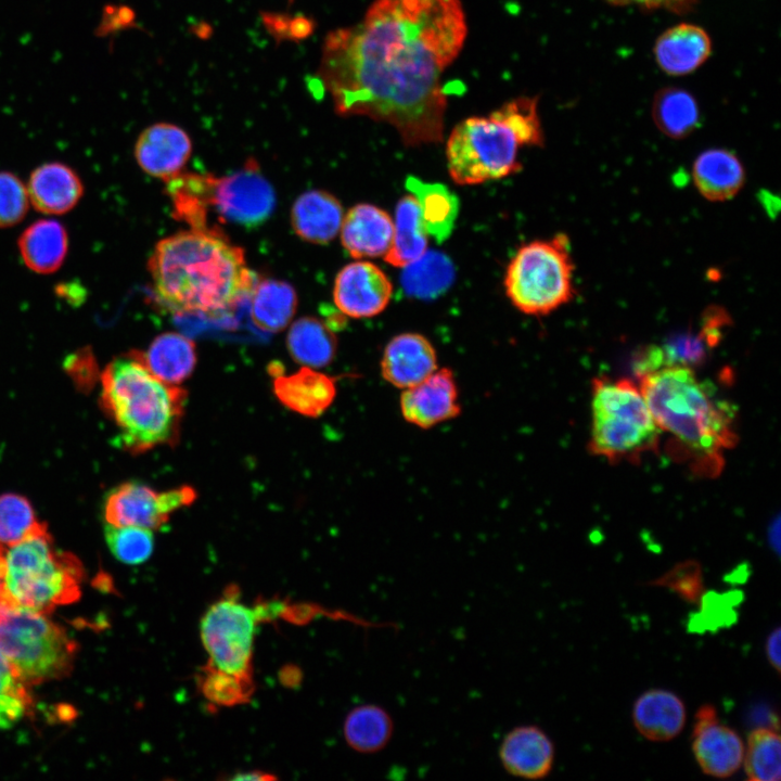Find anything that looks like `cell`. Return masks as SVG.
<instances>
[{
  "label": "cell",
  "mask_w": 781,
  "mask_h": 781,
  "mask_svg": "<svg viewBox=\"0 0 781 781\" xmlns=\"http://www.w3.org/2000/svg\"><path fill=\"white\" fill-rule=\"evenodd\" d=\"M712 53L707 31L691 23L667 28L656 39L653 54L658 67L671 76L688 75L702 66Z\"/></svg>",
  "instance_id": "obj_20"
},
{
  "label": "cell",
  "mask_w": 781,
  "mask_h": 781,
  "mask_svg": "<svg viewBox=\"0 0 781 781\" xmlns=\"http://www.w3.org/2000/svg\"><path fill=\"white\" fill-rule=\"evenodd\" d=\"M104 534L110 551L124 564H142L152 555L154 536L151 529L107 524Z\"/></svg>",
  "instance_id": "obj_39"
},
{
  "label": "cell",
  "mask_w": 781,
  "mask_h": 781,
  "mask_svg": "<svg viewBox=\"0 0 781 781\" xmlns=\"http://www.w3.org/2000/svg\"><path fill=\"white\" fill-rule=\"evenodd\" d=\"M249 295L251 318L260 331L280 332L292 321L297 295L287 282L276 279L256 281Z\"/></svg>",
  "instance_id": "obj_31"
},
{
  "label": "cell",
  "mask_w": 781,
  "mask_h": 781,
  "mask_svg": "<svg viewBox=\"0 0 781 781\" xmlns=\"http://www.w3.org/2000/svg\"><path fill=\"white\" fill-rule=\"evenodd\" d=\"M146 368L161 381L178 385L187 380L196 366L194 342L177 332L156 336L148 350L142 353Z\"/></svg>",
  "instance_id": "obj_30"
},
{
  "label": "cell",
  "mask_w": 781,
  "mask_h": 781,
  "mask_svg": "<svg viewBox=\"0 0 781 781\" xmlns=\"http://www.w3.org/2000/svg\"><path fill=\"white\" fill-rule=\"evenodd\" d=\"M26 189L29 203L48 215L69 212L84 193V185L77 174L61 163L37 167L30 175Z\"/></svg>",
  "instance_id": "obj_24"
},
{
  "label": "cell",
  "mask_w": 781,
  "mask_h": 781,
  "mask_svg": "<svg viewBox=\"0 0 781 781\" xmlns=\"http://www.w3.org/2000/svg\"><path fill=\"white\" fill-rule=\"evenodd\" d=\"M392 293V282L380 267L369 261H354L337 273L333 299L344 315L370 318L387 307Z\"/></svg>",
  "instance_id": "obj_15"
},
{
  "label": "cell",
  "mask_w": 781,
  "mask_h": 781,
  "mask_svg": "<svg viewBox=\"0 0 781 781\" xmlns=\"http://www.w3.org/2000/svg\"><path fill=\"white\" fill-rule=\"evenodd\" d=\"M692 176L700 194L712 202L732 199L745 182L741 161L726 149L702 152L693 163Z\"/></svg>",
  "instance_id": "obj_26"
},
{
  "label": "cell",
  "mask_w": 781,
  "mask_h": 781,
  "mask_svg": "<svg viewBox=\"0 0 781 781\" xmlns=\"http://www.w3.org/2000/svg\"><path fill=\"white\" fill-rule=\"evenodd\" d=\"M573 272L565 234L532 241L521 246L508 265L505 294L523 313L548 315L573 299Z\"/></svg>",
  "instance_id": "obj_9"
},
{
  "label": "cell",
  "mask_w": 781,
  "mask_h": 781,
  "mask_svg": "<svg viewBox=\"0 0 781 781\" xmlns=\"http://www.w3.org/2000/svg\"><path fill=\"white\" fill-rule=\"evenodd\" d=\"M652 118L661 132L671 139H684L700 125L695 98L679 87L660 89L652 101Z\"/></svg>",
  "instance_id": "obj_35"
},
{
  "label": "cell",
  "mask_w": 781,
  "mask_h": 781,
  "mask_svg": "<svg viewBox=\"0 0 781 781\" xmlns=\"http://www.w3.org/2000/svg\"><path fill=\"white\" fill-rule=\"evenodd\" d=\"M649 585L668 588L688 603H699L704 592L703 569L697 561L686 560L649 581Z\"/></svg>",
  "instance_id": "obj_41"
},
{
  "label": "cell",
  "mask_w": 781,
  "mask_h": 781,
  "mask_svg": "<svg viewBox=\"0 0 781 781\" xmlns=\"http://www.w3.org/2000/svg\"><path fill=\"white\" fill-rule=\"evenodd\" d=\"M265 614L226 594L213 603L200 623L207 664L225 673L252 678L253 643L258 622Z\"/></svg>",
  "instance_id": "obj_10"
},
{
  "label": "cell",
  "mask_w": 781,
  "mask_h": 781,
  "mask_svg": "<svg viewBox=\"0 0 781 781\" xmlns=\"http://www.w3.org/2000/svg\"><path fill=\"white\" fill-rule=\"evenodd\" d=\"M497 754L507 774L523 780H540L553 769L555 748L540 727L518 725L504 733Z\"/></svg>",
  "instance_id": "obj_17"
},
{
  "label": "cell",
  "mask_w": 781,
  "mask_h": 781,
  "mask_svg": "<svg viewBox=\"0 0 781 781\" xmlns=\"http://www.w3.org/2000/svg\"><path fill=\"white\" fill-rule=\"evenodd\" d=\"M687 719L682 700L671 691L650 689L635 702L632 720L638 732L653 742L676 738Z\"/></svg>",
  "instance_id": "obj_23"
},
{
  "label": "cell",
  "mask_w": 781,
  "mask_h": 781,
  "mask_svg": "<svg viewBox=\"0 0 781 781\" xmlns=\"http://www.w3.org/2000/svg\"><path fill=\"white\" fill-rule=\"evenodd\" d=\"M395 721L387 708L363 703L351 708L343 722V737L349 748L362 755L384 751L393 740Z\"/></svg>",
  "instance_id": "obj_28"
},
{
  "label": "cell",
  "mask_w": 781,
  "mask_h": 781,
  "mask_svg": "<svg viewBox=\"0 0 781 781\" xmlns=\"http://www.w3.org/2000/svg\"><path fill=\"white\" fill-rule=\"evenodd\" d=\"M704 320L697 333L678 334L663 346L642 348L635 360L636 374L642 375L663 367L681 366L693 369L702 364L708 350L719 342L721 328L727 323L728 317L719 308H710Z\"/></svg>",
  "instance_id": "obj_14"
},
{
  "label": "cell",
  "mask_w": 781,
  "mask_h": 781,
  "mask_svg": "<svg viewBox=\"0 0 781 781\" xmlns=\"http://www.w3.org/2000/svg\"><path fill=\"white\" fill-rule=\"evenodd\" d=\"M691 740L694 757L705 774L728 778L741 767L743 740L719 721L713 705L705 704L697 709Z\"/></svg>",
  "instance_id": "obj_13"
},
{
  "label": "cell",
  "mask_w": 781,
  "mask_h": 781,
  "mask_svg": "<svg viewBox=\"0 0 781 781\" xmlns=\"http://www.w3.org/2000/svg\"><path fill=\"white\" fill-rule=\"evenodd\" d=\"M217 179L210 174L181 171L166 180L174 218L191 229L208 228L207 217L214 208Z\"/></svg>",
  "instance_id": "obj_27"
},
{
  "label": "cell",
  "mask_w": 781,
  "mask_h": 781,
  "mask_svg": "<svg viewBox=\"0 0 781 781\" xmlns=\"http://www.w3.org/2000/svg\"><path fill=\"white\" fill-rule=\"evenodd\" d=\"M200 689L210 703L232 706L248 701L253 683L252 678L231 675L207 664L200 675Z\"/></svg>",
  "instance_id": "obj_40"
},
{
  "label": "cell",
  "mask_w": 781,
  "mask_h": 781,
  "mask_svg": "<svg viewBox=\"0 0 781 781\" xmlns=\"http://www.w3.org/2000/svg\"><path fill=\"white\" fill-rule=\"evenodd\" d=\"M148 269L156 302L175 315L225 316L251 294L257 281L244 251L216 227L162 239Z\"/></svg>",
  "instance_id": "obj_2"
},
{
  "label": "cell",
  "mask_w": 781,
  "mask_h": 781,
  "mask_svg": "<svg viewBox=\"0 0 781 781\" xmlns=\"http://www.w3.org/2000/svg\"><path fill=\"white\" fill-rule=\"evenodd\" d=\"M77 650L76 641L46 614L0 602V653L26 687L69 676Z\"/></svg>",
  "instance_id": "obj_8"
},
{
  "label": "cell",
  "mask_w": 781,
  "mask_h": 781,
  "mask_svg": "<svg viewBox=\"0 0 781 781\" xmlns=\"http://www.w3.org/2000/svg\"><path fill=\"white\" fill-rule=\"evenodd\" d=\"M29 197L24 183L11 172H0V228L18 223L26 215Z\"/></svg>",
  "instance_id": "obj_42"
},
{
  "label": "cell",
  "mask_w": 781,
  "mask_h": 781,
  "mask_svg": "<svg viewBox=\"0 0 781 781\" xmlns=\"http://www.w3.org/2000/svg\"><path fill=\"white\" fill-rule=\"evenodd\" d=\"M276 779L274 776H271L264 771H247L243 773L235 774L231 778V780H272Z\"/></svg>",
  "instance_id": "obj_47"
},
{
  "label": "cell",
  "mask_w": 781,
  "mask_h": 781,
  "mask_svg": "<svg viewBox=\"0 0 781 781\" xmlns=\"http://www.w3.org/2000/svg\"><path fill=\"white\" fill-rule=\"evenodd\" d=\"M191 152L189 135L169 123L151 125L140 133L135 145V157L141 169L164 181L182 171Z\"/></svg>",
  "instance_id": "obj_18"
},
{
  "label": "cell",
  "mask_w": 781,
  "mask_h": 781,
  "mask_svg": "<svg viewBox=\"0 0 781 781\" xmlns=\"http://www.w3.org/2000/svg\"><path fill=\"white\" fill-rule=\"evenodd\" d=\"M399 405L408 423L425 430L458 417L461 406L452 371L437 368L420 383L404 389Z\"/></svg>",
  "instance_id": "obj_16"
},
{
  "label": "cell",
  "mask_w": 781,
  "mask_h": 781,
  "mask_svg": "<svg viewBox=\"0 0 781 781\" xmlns=\"http://www.w3.org/2000/svg\"><path fill=\"white\" fill-rule=\"evenodd\" d=\"M750 781H779L781 778V741L778 729L757 728L747 738L743 761Z\"/></svg>",
  "instance_id": "obj_37"
},
{
  "label": "cell",
  "mask_w": 781,
  "mask_h": 781,
  "mask_svg": "<svg viewBox=\"0 0 781 781\" xmlns=\"http://www.w3.org/2000/svg\"><path fill=\"white\" fill-rule=\"evenodd\" d=\"M466 36L460 0H373L359 23L327 36L319 78L338 115L386 123L407 146L437 143L443 74Z\"/></svg>",
  "instance_id": "obj_1"
},
{
  "label": "cell",
  "mask_w": 781,
  "mask_h": 781,
  "mask_svg": "<svg viewBox=\"0 0 781 781\" xmlns=\"http://www.w3.org/2000/svg\"><path fill=\"white\" fill-rule=\"evenodd\" d=\"M187 398L184 388L151 373L142 351L115 358L101 375V406L116 425L121 447L131 453L175 445Z\"/></svg>",
  "instance_id": "obj_4"
},
{
  "label": "cell",
  "mask_w": 781,
  "mask_h": 781,
  "mask_svg": "<svg viewBox=\"0 0 781 781\" xmlns=\"http://www.w3.org/2000/svg\"><path fill=\"white\" fill-rule=\"evenodd\" d=\"M196 499L191 486L157 491L140 482H126L113 488L104 502V517L115 526L162 528L170 515Z\"/></svg>",
  "instance_id": "obj_11"
},
{
  "label": "cell",
  "mask_w": 781,
  "mask_h": 781,
  "mask_svg": "<svg viewBox=\"0 0 781 781\" xmlns=\"http://www.w3.org/2000/svg\"><path fill=\"white\" fill-rule=\"evenodd\" d=\"M274 207V191L254 159L234 174L217 179L214 208L223 221L258 226Z\"/></svg>",
  "instance_id": "obj_12"
},
{
  "label": "cell",
  "mask_w": 781,
  "mask_h": 781,
  "mask_svg": "<svg viewBox=\"0 0 781 781\" xmlns=\"http://www.w3.org/2000/svg\"><path fill=\"white\" fill-rule=\"evenodd\" d=\"M542 143L538 98L512 99L488 116H472L454 126L446 143L449 175L461 185L507 177L521 169L522 146Z\"/></svg>",
  "instance_id": "obj_5"
},
{
  "label": "cell",
  "mask_w": 781,
  "mask_h": 781,
  "mask_svg": "<svg viewBox=\"0 0 781 781\" xmlns=\"http://www.w3.org/2000/svg\"><path fill=\"white\" fill-rule=\"evenodd\" d=\"M427 235L415 197L402 196L396 206L394 234L385 261L405 268L420 259L426 253Z\"/></svg>",
  "instance_id": "obj_33"
},
{
  "label": "cell",
  "mask_w": 781,
  "mask_h": 781,
  "mask_svg": "<svg viewBox=\"0 0 781 781\" xmlns=\"http://www.w3.org/2000/svg\"><path fill=\"white\" fill-rule=\"evenodd\" d=\"M82 578L80 561L59 550L43 526L5 552L4 601L49 614L79 599Z\"/></svg>",
  "instance_id": "obj_6"
},
{
  "label": "cell",
  "mask_w": 781,
  "mask_h": 781,
  "mask_svg": "<svg viewBox=\"0 0 781 781\" xmlns=\"http://www.w3.org/2000/svg\"><path fill=\"white\" fill-rule=\"evenodd\" d=\"M5 551L0 545V602L4 600Z\"/></svg>",
  "instance_id": "obj_48"
},
{
  "label": "cell",
  "mask_w": 781,
  "mask_h": 781,
  "mask_svg": "<svg viewBox=\"0 0 781 781\" xmlns=\"http://www.w3.org/2000/svg\"><path fill=\"white\" fill-rule=\"evenodd\" d=\"M340 230L342 244L351 257H377L390 247L394 221L384 209L362 203L348 210Z\"/></svg>",
  "instance_id": "obj_21"
},
{
  "label": "cell",
  "mask_w": 781,
  "mask_h": 781,
  "mask_svg": "<svg viewBox=\"0 0 781 781\" xmlns=\"http://www.w3.org/2000/svg\"><path fill=\"white\" fill-rule=\"evenodd\" d=\"M273 393L287 409L317 418L334 401L336 385L333 377L304 366L290 375L281 373L274 376Z\"/></svg>",
  "instance_id": "obj_22"
},
{
  "label": "cell",
  "mask_w": 781,
  "mask_h": 781,
  "mask_svg": "<svg viewBox=\"0 0 781 781\" xmlns=\"http://www.w3.org/2000/svg\"><path fill=\"white\" fill-rule=\"evenodd\" d=\"M436 369L435 348L421 334L396 335L384 348L381 374L386 382L397 388L411 387L426 379Z\"/></svg>",
  "instance_id": "obj_19"
},
{
  "label": "cell",
  "mask_w": 781,
  "mask_h": 781,
  "mask_svg": "<svg viewBox=\"0 0 781 781\" xmlns=\"http://www.w3.org/2000/svg\"><path fill=\"white\" fill-rule=\"evenodd\" d=\"M43 526L25 497L15 494L0 496V545H15Z\"/></svg>",
  "instance_id": "obj_38"
},
{
  "label": "cell",
  "mask_w": 781,
  "mask_h": 781,
  "mask_svg": "<svg viewBox=\"0 0 781 781\" xmlns=\"http://www.w3.org/2000/svg\"><path fill=\"white\" fill-rule=\"evenodd\" d=\"M617 7L636 5L645 10H667L678 14L691 11L696 0H605Z\"/></svg>",
  "instance_id": "obj_44"
},
{
  "label": "cell",
  "mask_w": 781,
  "mask_h": 781,
  "mask_svg": "<svg viewBox=\"0 0 781 781\" xmlns=\"http://www.w3.org/2000/svg\"><path fill=\"white\" fill-rule=\"evenodd\" d=\"M21 684L23 683L17 679L12 665L0 653V694L14 690Z\"/></svg>",
  "instance_id": "obj_46"
},
{
  "label": "cell",
  "mask_w": 781,
  "mask_h": 781,
  "mask_svg": "<svg viewBox=\"0 0 781 781\" xmlns=\"http://www.w3.org/2000/svg\"><path fill=\"white\" fill-rule=\"evenodd\" d=\"M406 188L419 204L426 233L437 242L445 241L451 234L458 217L457 196L441 183L424 182L412 176L407 178Z\"/></svg>",
  "instance_id": "obj_32"
},
{
  "label": "cell",
  "mask_w": 781,
  "mask_h": 781,
  "mask_svg": "<svg viewBox=\"0 0 781 781\" xmlns=\"http://www.w3.org/2000/svg\"><path fill=\"white\" fill-rule=\"evenodd\" d=\"M781 630L777 627L770 632L766 641V655L770 665L780 674L781 668Z\"/></svg>",
  "instance_id": "obj_45"
},
{
  "label": "cell",
  "mask_w": 781,
  "mask_h": 781,
  "mask_svg": "<svg viewBox=\"0 0 781 781\" xmlns=\"http://www.w3.org/2000/svg\"><path fill=\"white\" fill-rule=\"evenodd\" d=\"M405 268L402 286L409 295L419 298H433L439 295L453 279L450 259L438 252L425 253Z\"/></svg>",
  "instance_id": "obj_36"
},
{
  "label": "cell",
  "mask_w": 781,
  "mask_h": 781,
  "mask_svg": "<svg viewBox=\"0 0 781 781\" xmlns=\"http://www.w3.org/2000/svg\"><path fill=\"white\" fill-rule=\"evenodd\" d=\"M26 686L0 694V729H7L16 722L31 706V697Z\"/></svg>",
  "instance_id": "obj_43"
},
{
  "label": "cell",
  "mask_w": 781,
  "mask_h": 781,
  "mask_svg": "<svg viewBox=\"0 0 781 781\" xmlns=\"http://www.w3.org/2000/svg\"><path fill=\"white\" fill-rule=\"evenodd\" d=\"M639 380V388L662 432L674 436L678 447L694 460V469L706 475L718 474L722 452L737 443L735 408L688 367H663Z\"/></svg>",
  "instance_id": "obj_3"
},
{
  "label": "cell",
  "mask_w": 781,
  "mask_h": 781,
  "mask_svg": "<svg viewBox=\"0 0 781 781\" xmlns=\"http://www.w3.org/2000/svg\"><path fill=\"white\" fill-rule=\"evenodd\" d=\"M591 389V453L616 463L657 448L662 430L633 382L597 377Z\"/></svg>",
  "instance_id": "obj_7"
},
{
  "label": "cell",
  "mask_w": 781,
  "mask_h": 781,
  "mask_svg": "<svg viewBox=\"0 0 781 781\" xmlns=\"http://www.w3.org/2000/svg\"><path fill=\"white\" fill-rule=\"evenodd\" d=\"M24 264L41 274L56 271L66 258L68 236L56 220L41 219L26 228L18 239Z\"/></svg>",
  "instance_id": "obj_29"
},
{
  "label": "cell",
  "mask_w": 781,
  "mask_h": 781,
  "mask_svg": "<svg viewBox=\"0 0 781 781\" xmlns=\"http://www.w3.org/2000/svg\"><path fill=\"white\" fill-rule=\"evenodd\" d=\"M286 346L296 362L319 369L332 362L337 342L324 322L315 317H303L290 327Z\"/></svg>",
  "instance_id": "obj_34"
},
{
  "label": "cell",
  "mask_w": 781,
  "mask_h": 781,
  "mask_svg": "<svg viewBox=\"0 0 781 781\" xmlns=\"http://www.w3.org/2000/svg\"><path fill=\"white\" fill-rule=\"evenodd\" d=\"M343 207L329 192L309 190L300 194L291 210V225L306 242L327 244L338 233L343 221Z\"/></svg>",
  "instance_id": "obj_25"
}]
</instances>
